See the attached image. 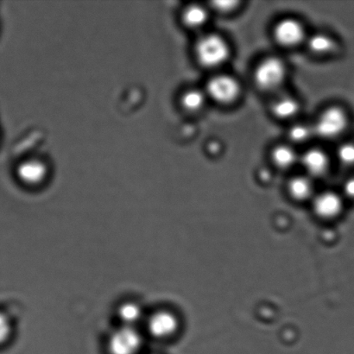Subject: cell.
Masks as SVG:
<instances>
[{"label":"cell","instance_id":"1","mask_svg":"<svg viewBox=\"0 0 354 354\" xmlns=\"http://www.w3.org/2000/svg\"><path fill=\"white\" fill-rule=\"evenodd\" d=\"M196 55L204 67L215 68L227 62L230 50L223 38L217 35H207L198 41Z\"/></svg>","mask_w":354,"mask_h":354},{"label":"cell","instance_id":"2","mask_svg":"<svg viewBox=\"0 0 354 354\" xmlns=\"http://www.w3.org/2000/svg\"><path fill=\"white\" fill-rule=\"evenodd\" d=\"M286 75V68L283 62L279 58L270 57L257 67L254 80L260 89L272 91L282 84Z\"/></svg>","mask_w":354,"mask_h":354},{"label":"cell","instance_id":"3","mask_svg":"<svg viewBox=\"0 0 354 354\" xmlns=\"http://www.w3.org/2000/svg\"><path fill=\"white\" fill-rule=\"evenodd\" d=\"M348 117L339 107H330L325 110L318 118L315 126V133L324 138L339 136L346 129Z\"/></svg>","mask_w":354,"mask_h":354},{"label":"cell","instance_id":"4","mask_svg":"<svg viewBox=\"0 0 354 354\" xmlns=\"http://www.w3.org/2000/svg\"><path fill=\"white\" fill-rule=\"evenodd\" d=\"M208 95L221 104H230L238 98L241 86L237 80L230 75H217L207 82Z\"/></svg>","mask_w":354,"mask_h":354},{"label":"cell","instance_id":"5","mask_svg":"<svg viewBox=\"0 0 354 354\" xmlns=\"http://www.w3.org/2000/svg\"><path fill=\"white\" fill-rule=\"evenodd\" d=\"M142 339L136 329L124 327L113 333L109 339L111 354H137L141 348Z\"/></svg>","mask_w":354,"mask_h":354},{"label":"cell","instance_id":"6","mask_svg":"<svg viewBox=\"0 0 354 354\" xmlns=\"http://www.w3.org/2000/svg\"><path fill=\"white\" fill-rule=\"evenodd\" d=\"M304 26L296 19L281 20L274 28V37L277 43L286 47L299 44L304 39Z\"/></svg>","mask_w":354,"mask_h":354},{"label":"cell","instance_id":"7","mask_svg":"<svg viewBox=\"0 0 354 354\" xmlns=\"http://www.w3.org/2000/svg\"><path fill=\"white\" fill-rule=\"evenodd\" d=\"M47 174L46 165L38 159L24 161L17 169V177L28 185H37L46 178Z\"/></svg>","mask_w":354,"mask_h":354},{"label":"cell","instance_id":"8","mask_svg":"<svg viewBox=\"0 0 354 354\" xmlns=\"http://www.w3.org/2000/svg\"><path fill=\"white\" fill-rule=\"evenodd\" d=\"M178 328V321L174 315L162 311L156 313L148 322L151 334L157 338H167L172 335Z\"/></svg>","mask_w":354,"mask_h":354},{"label":"cell","instance_id":"9","mask_svg":"<svg viewBox=\"0 0 354 354\" xmlns=\"http://www.w3.org/2000/svg\"><path fill=\"white\" fill-rule=\"evenodd\" d=\"M301 162L308 174L319 177L324 176L328 169V158L324 151L318 149L305 152Z\"/></svg>","mask_w":354,"mask_h":354},{"label":"cell","instance_id":"10","mask_svg":"<svg viewBox=\"0 0 354 354\" xmlns=\"http://www.w3.org/2000/svg\"><path fill=\"white\" fill-rule=\"evenodd\" d=\"M342 207L341 198L332 192L322 193L315 200L314 208L319 216L332 218L336 216Z\"/></svg>","mask_w":354,"mask_h":354},{"label":"cell","instance_id":"11","mask_svg":"<svg viewBox=\"0 0 354 354\" xmlns=\"http://www.w3.org/2000/svg\"><path fill=\"white\" fill-rule=\"evenodd\" d=\"M300 106L297 100L291 97H283L273 103L272 110L274 115L279 119H290L299 112Z\"/></svg>","mask_w":354,"mask_h":354},{"label":"cell","instance_id":"12","mask_svg":"<svg viewBox=\"0 0 354 354\" xmlns=\"http://www.w3.org/2000/svg\"><path fill=\"white\" fill-rule=\"evenodd\" d=\"M288 189H289L291 196L298 201L308 199L313 191L310 180L304 176L294 177L290 180Z\"/></svg>","mask_w":354,"mask_h":354},{"label":"cell","instance_id":"13","mask_svg":"<svg viewBox=\"0 0 354 354\" xmlns=\"http://www.w3.org/2000/svg\"><path fill=\"white\" fill-rule=\"evenodd\" d=\"M207 17V10L197 5L187 6L183 14V23L194 29L204 26Z\"/></svg>","mask_w":354,"mask_h":354},{"label":"cell","instance_id":"14","mask_svg":"<svg viewBox=\"0 0 354 354\" xmlns=\"http://www.w3.org/2000/svg\"><path fill=\"white\" fill-rule=\"evenodd\" d=\"M272 160L277 167L287 169L297 161V154L292 148L287 145H279L272 151Z\"/></svg>","mask_w":354,"mask_h":354},{"label":"cell","instance_id":"15","mask_svg":"<svg viewBox=\"0 0 354 354\" xmlns=\"http://www.w3.org/2000/svg\"><path fill=\"white\" fill-rule=\"evenodd\" d=\"M308 47L315 54L325 55L334 50L335 43L328 35L315 34L308 40Z\"/></svg>","mask_w":354,"mask_h":354},{"label":"cell","instance_id":"16","mask_svg":"<svg viewBox=\"0 0 354 354\" xmlns=\"http://www.w3.org/2000/svg\"><path fill=\"white\" fill-rule=\"evenodd\" d=\"M182 106L189 112H197L203 109L205 104V95L203 93L197 89H191L184 95L180 100Z\"/></svg>","mask_w":354,"mask_h":354},{"label":"cell","instance_id":"17","mask_svg":"<svg viewBox=\"0 0 354 354\" xmlns=\"http://www.w3.org/2000/svg\"><path fill=\"white\" fill-rule=\"evenodd\" d=\"M119 317L120 320L128 327H133L142 317V310L136 304H124L120 308Z\"/></svg>","mask_w":354,"mask_h":354},{"label":"cell","instance_id":"18","mask_svg":"<svg viewBox=\"0 0 354 354\" xmlns=\"http://www.w3.org/2000/svg\"><path fill=\"white\" fill-rule=\"evenodd\" d=\"M312 134L311 128L304 124H298L290 128L289 136L291 140L296 143H303L310 138Z\"/></svg>","mask_w":354,"mask_h":354},{"label":"cell","instance_id":"19","mask_svg":"<svg viewBox=\"0 0 354 354\" xmlns=\"http://www.w3.org/2000/svg\"><path fill=\"white\" fill-rule=\"evenodd\" d=\"M338 157L339 160L346 165H354V145H342L338 150Z\"/></svg>","mask_w":354,"mask_h":354},{"label":"cell","instance_id":"20","mask_svg":"<svg viewBox=\"0 0 354 354\" xmlns=\"http://www.w3.org/2000/svg\"><path fill=\"white\" fill-rule=\"evenodd\" d=\"M10 331H12V326H10L9 318L6 315L0 313V344L9 338Z\"/></svg>","mask_w":354,"mask_h":354},{"label":"cell","instance_id":"21","mask_svg":"<svg viewBox=\"0 0 354 354\" xmlns=\"http://www.w3.org/2000/svg\"><path fill=\"white\" fill-rule=\"evenodd\" d=\"M238 2L235 1H217L214 2V8H216L220 12H230L234 10L235 6H237Z\"/></svg>","mask_w":354,"mask_h":354},{"label":"cell","instance_id":"22","mask_svg":"<svg viewBox=\"0 0 354 354\" xmlns=\"http://www.w3.org/2000/svg\"><path fill=\"white\" fill-rule=\"evenodd\" d=\"M344 190L346 196L354 198V177L353 178L346 180Z\"/></svg>","mask_w":354,"mask_h":354},{"label":"cell","instance_id":"23","mask_svg":"<svg viewBox=\"0 0 354 354\" xmlns=\"http://www.w3.org/2000/svg\"><path fill=\"white\" fill-rule=\"evenodd\" d=\"M220 150L221 145L217 143V142H211V143L208 145V151H209L210 153L216 154Z\"/></svg>","mask_w":354,"mask_h":354}]
</instances>
